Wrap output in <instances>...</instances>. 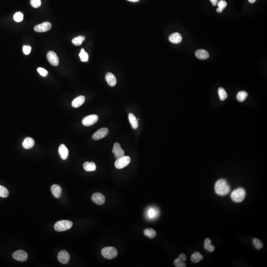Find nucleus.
<instances>
[{
  "label": "nucleus",
  "instance_id": "obj_21",
  "mask_svg": "<svg viewBox=\"0 0 267 267\" xmlns=\"http://www.w3.org/2000/svg\"><path fill=\"white\" fill-rule=\"evenodd\" d=\"M35 144V142L33 139L30 137H27L24 139L22 143L23 148L26 150L32 148Z\"/></svg>",
  "mask_w": 267,
  "mask_h": 267
},
{
  "label": "nucleus",
  "instance_id": "obj_6",
  "mask_svg": "<svg viewBox=\"0 0 267 267\" xmlns=\"http://www.w3.org/2000/svg\"><path fill=\"white\" fill-rule=\"evenodd\" d=\"M99 120L97 115L92 114L84 117L82 120V124L85 126H90L96 123Z\"/></svg>",
  "mask_w": 267,
  "mask_h": 267
},
{
  "label": "nucleus",
  "instance_id": "obj_14",
  "mask_svg": "<svg viewBox=\"0 0 267 267\" xmlns=\"http://www.w3.org/2000/svg\"><path fill=\"white\" fill-rule=\"evenodd\" d=\"M186 257L184 254H181L179 255V257L176 259L174 261V265L177 267H186V264L185 263V261H186Z\"/></svg>",
  "mask_w": 267,
  "mask_h": 267
},
{
  "label": "nucleus",
  "instance_id": "obj_26",
  "mask_svg": "<svg viewBox=\"0 0 267 267\" xmlns=\"http://www.w3.org/2000/svg\"><path fill=\"white\" fill-rule=\"evenodd\" d=\"M158 210L154 208H150L148 211V215L149 218L153 219L156 218L158 215Z\"/></svg>",
  "mask_w": 267,
  "mask_h": 267
},
{
  "label": "nucleus",
  "instance_id": "obj_8",
  "mask_svg": "<svg viewBox=\"0 0 267 267\" xmlns=\"http://www.w3.org/2000/svg\"><path fill=\"white\" fill-rule=\"evenodd\" d=\"M12 257L14 259L20 262H24L27 259L28 255L24 251L19 250L14 252Z\"/></svg>",
  "mask_w": 267,
  "mask_h": 267
},
{
  "label": "nucleus",
  "instance_id": "obj_40",
  "mask_svg": "<svg viewBox=\"0 0 267 267\" xmlns=\"http://www.w3.org/2000/svg\"><path fill=\"white\" fill-rule=\"evenodd\" d=\"M256 1V0H248L249 2L251 4L255 3Z\"/></svg>",
  "mask_w": 267,
  "mask_h": 267
},
{
  "label": "nucleus",
  "instance_id": "obj_15",
  "mask_svg": "<svg viewBox=\"0 0 267 267\" xmlns=\"http://www.w3.org/2000/svg\"><path fill=\"white\" fill-rule=\"evenodd\" d=\"M105 80H106L107 84H109V85L111 87H114V86L116 85V82H117L116 77L112 73H110V72L107 73V74L105 75Z\"/></svg>",
  "mask_w": 267,
  "mask_h": 267
},
{
  "label": "nucleus",
  "instance_id": "obj_19",
  "mask_svg": "<svg viewBox=\"0 0 267 267\" xmlns=\"http://www.w3.org/2000/svg\"><path fill=\"white\" fill-rule=\"evenodd\" d=\"M51 191H52L53 195L55 198L58 199V198H60L61 196L62 189H61V187L59 185H53L52 186V188H51Z\"/></svg>",
  "mask_w": 267,
  "mask_h": 267
},
{
  "label": "nucleus",
  "instance_id": "obj_32",
  "mask_svg": "<svg viewBox=\"0 0 267 267\" xmlns=\"http://www.w3.org/2000/svg\"><path fill=\"white\" fill-rule=\"evenodd\" d=\"M217 6H218V8L217 9V12L218 13H221L226 8L227 6V4L224 0H221L219 2Z\"/></svg>",
  "mask_w": 267,
  "mask_h": 267
},
{
  "label": "nucleus",
  "instance_id": "obj_2",
  "mask_svg": "<svg viewBox=\"0 0 267 267\" xmlns=\"http://www.w3.org/2000/svg\"><path fill=\"white\" fill-rule=\"evenodd\" d=\"M245 196V190L243 188H240L232 191L230 195V197L234 202L239 203L244 200Z\"/></svg>",
  "mask_w": 267,
  "mask_h": 267
},
{
  "label": "nucleus",
  "instance_id": "obj_31",
  "mask_svg": "<svg viewBox=\"0 0 267 267\" xmlns=\"http://www.w3.org/2000/svg\"><path fill=\"white\" fill-rule=\"evenodd\" d=\"M79 56L80 60L82 62H87L88 61V54L85 51L84 49H81V52L80 53Z\"/></svg>",
  "mask_w": 267,
  "mask_h": 267
},
{
  "label": "nucleus",
  "instance_id": "obj_18",
  "mask_svg": "<svg viewBox=\"0 0 267 267\" xmlns=\"http://www.w3.org/2000/svg\"><path fill=\"white\" fill-rule=\"evenodd\" d=\"M169 40L173 44H179L182 41V36L179 33H174L170 36Z\"/></svg>",
  "mask_w": 267,
  "mask_h": 267
},
{
  "label": "nucleus",
  "instance_id": "obj_17",
  "mask_svg": "<svg viewBox=\"0 0 267 267\" xmlns=\"http://www.w3.org/2000/svg\"><path fill=\"white\" fill-rule=\"evenodd\" d=\"M58 152L63 160H66L69 154L68 150L64 145L62 144L60 145L58 148Z\"/></svg>",
  "mask_w": 267,
  "mask_h": 267
},
{
  "label": "nucleus",
  "instance_id": "obj_34",
  "mask_svg": "<svg viewBox=\"0 0 267 267\" xmlns=\"http://www.w3.org/2000/svg\"><path fill=\"white\" fill-rule=\"evenodd\" d=\"M14 19L15 22H19L23 19V14L22 12H17L14 15Z\"/></svg>",
  "mask_w": 267,
  "mask_h": 267
},
{
  "label": "nucleus",
  "instance_id": "obj_41",
  "mask_svg": "<svg viewBox=\"0 0 267 267\" xmlns=\"http://www.w3.org/2000/svg\"><path fill=\"white\" fill-rule=\"evenodd\" d=\"M127 1H130V2H137L139 1V0H127Z\"/></svg>",
  "mask_w": 267,
  "mask_h": 267
},
{
  "label": "nucleus",
  "instance_id": "obj_16",
  "mask_svg": "<svg viewBox=\"0 0 267 267\" xmlns=\"http://www.w3.org/2000/svg\"><path fill=\"white\" fill-rule=\"evenodd\" d=\"M195 56L199 60H204L209 58V54L207 50L200 49L196 51Z\"/></svg>",
  "mask_w": 267,
  "mask_h": 267
},
{
  "label": "nucleus",
  "instance_id": "obj_39",
  "mask_svg": "<svg viewBox=\"0 0 267 267\" xmlns=\"http://www.w3.org/2000/svg\"><path fill=\"white\" fill-rule=\"evenodd\" d=\"M210 1L213 6H216L219 3L218 0H210Z\"/></svg>",
  "mask_w": 267,
  "mask_h": 267
},
{
  "label": "nucleus",
  "instance_id": "obj_37",
  "mask_svg": "<svg viewBox=\"0 0 267 267\" xmlns=\"http://www.w3.org/2000/svg\"><path fill=\"white\" fill-rule=\"evenodd\" d=\"M37 71L39 72V73L40 75L43 77H46L47 75V71L46 69H45L42 67H39L37 68Z\"/></svg>",
  "mask_w": 267,
  "mask_h": 267
},
{
  "label": "nucleus",
  "instance_id": "obj_9",
  "mask_svg": "<svg viewBox=\"0 0 267 267\" xmlns=\"http://www.w3.org/2000/svg\"><path fill=\"white\" fill-rule=\"evenodd\" d=\"M109 129L106 128H102L98 130L92 136V139L94 140H99L102 139L107 136L109 133Z\"/></svg>",
  "mask_w": 267,
  "mask_h": 267
},
{
  "label": "nucleus",
  "instance_id": "obj_27",
  "mask_svg": "<svg viewBox=\"0 0 267 267\" xmlns=\"http://www.w3.org/2000/svg\"><path fill=\"white\" fill-rule=\"evenodd\" d=\"M144 235L150 238H154L156 235L155 230L151 228H148L144 230Z\"/></svg>",
  "mask_w": 267,
  "mask_h": 267
},
{
  "label": "nucleus",
  "instance_id": "obj_3",
  "mask_svg": "<svg viewBox=\"0 0 267 267\" xmlns=\"http://www.w3.org/2000/svg\"><path fill=\"white\" fill-rule=\"evenodd\" d=\"M73 223L68 220H61L57 222L54 226V228L58 232H63L65 230H68L72 227Z\"/></svg>",
  "mask_w": 267,
  "mask_h": 267
},
{
  "label": "nucleus",
  "instance_id": "obj_7",
  "mask_svg": "<svg viewBox=\"0 0 267 267\" xmlns=\"http://www.w3.org/2000/svg\"><path fill=\"white\" fill-rule=\"evenodd\" d=\"M112 153L114 154L115 158L116 159L120 158L124 156L125 154V151L121 148L120 145L118 142H115L114 144Z\"/></svg>",
  "mask_w": 267,
  "mask_h": 267
},
{
  "label": "nucleus",
  "instance_id": "obj_33",
  "mask_svg": "<svg viewBox=\"0 0 267 267\" xmlns=\"http://www.w3.org/2000/svg\"><path fill=\"white\" fill-rule=\"evenodd\" d=\"M9 194V192L5 186L0 185V197L6 198Z\"/></svg>",
  "mask_w": 267,
  "mask_h": 267
},
{
  "label": "nucleus",
  "instance_id": "obj_4",
  "mask_svg": "<svg viewBox=\"0 0 267 267\" xmlns=\"http://www.w3.org/2000/svg\"><path fill=\"white\" fill-rule=\"evenodd\" d=\"M117 250L115 247H106L102 249L101 254L107 259H112L117 255Z\"/></svg>",
  "mask_w": 267,
  "mask_h": 267
},
{
  "label": "nucleus",
  "instance_id": "obj_29",
  "mask_svg": "<svg viewBox=\"0 0 267 267\" xmlns=\"http://www.w3.org/2000/svg\"><path fill=\"white\" fill-rule=\"evenodd\" d=\"M85 40V37L83 36H79L78 37L74 38L72 39V42L74 45L77 46H80L82 44L83 42Z\"/></svg>",
  "mask_w": 267,
  "mask_h": 267
},
{
  "label": "nucleus",
  "instance_id": "obj_11",
  "mask_svg": "<svg viewBox=\"0 0 267 267\" xmlns=\"http://www.w3.org/2000/svg\"><path fill=\"white\" fill-rule=\"evenodd\" d=\"M52 28V24L49 22H45L44 23L37 25L34 27V30L37 32H47Z\"/></svg>",
  "mask_w": 267,
  "mask_h": 267
},
{
  "label": "nucleus",
  "instance_id": "obj_13",
  "mask_svg": "<svg viewBox=\"0 0 267 267\" xmlns=\"http://www.w3.org/2000/svg\"><path fill=\"white\" fill-rule=\"evenodd\" d=\"M70 255L65 250H62L58 253V259L63 264H66L70 260Z\"/></svg>",
  "mask_w": 267,
  "mask_h": 267
},
{
  "label": "nucleus",
  "instance_id": "obj_22",
  "mask_svg": "<svg viewBox=\"0 0 267 267\" xmlns=\"http://www.w3.org/2000/svg\"><path fill=\"white\" fill-rule=\"evenodd\" d=\"M83 167L85 171L88 172L94 171L96 170V164L93 162H86L83 164Z\"/></svg>",
  "mask_w": 267,
  "mask_h": 267
},
{
  "label": "nucleus",
  "instance_id": "obj_35",
  "mask_svg": "<svg viewBox=\"0 0 267 267\" xmlns=\"http://www.w3.org/2000/svg\"><path fill=\"white\" fill-rule=\"evenodd\" d=\"M253 243L254 246L257 249H261L263 246V243L261 242L260 240L258 238H254L253 239Z\"/></svg>",
  "mask_w": 267,
  "mask_h": 267
},
{
  "label": "nucleus",
  "instance_id": "obj_20",
  "mask_svg": "<svg viewBox=\"0 0 267 267\" xmlns=\"http://www.w3.org/2000/svg\"><path fill=\"white\" fill-rule=\"evenodd\" d=\"M85 101V98L83 96H80L75 98L73 101H72V106L74 108H77L82 105Z\"/></svg>",
  "mask_w": 267,
  "mask_h": 267
},
{
  "label": "nucleus",
  "instance_id": "obj_5",
  "mask_svg": "<svg viewBox=\"0 0 267 267\" xmlns=\"http://www.w3.org/2000/svg\"><path fill=\"white\" fill-rule=\"evenodd\" d=\"M131 162V158L128 156H124L118 159L115 162V166L118 169H121L127 166Z\"/></svg>",
  "mask_w": 267,
  "mask_h": 267
},
{
  "label": "nucleus",
  "instance_id": "obj_25",
  "mask_svg": "<svg viewBox=\"0 0 267 267\" xmlns=\"http://www.w3.org/2000/svg\"><path fill=\"white\" fill-rule=\"evenodd\" d=\"M211 243V240L210 239L208 238H206L204 240V248L206 250H207L209 252H213L215 248Z\"/></svg>",
  "mask_w": 267,
  "mask_h": 267
},
{
  "label": "nucleus",
  "instance_id": "obj_38",
  "mask_svg": "<svg viewBox=\"0 0 267 267\" xmlns=\"http://www.w3.org/2000/svg\"><path fill=\"white\" fill-rule=\"evenodd\" d=\"M31 50V47L30 46H23V51L25 55H29V53H30Z\"/></svg>",
  "mask_w": 267,
  "mask_h": 267
},
{
  "label": "nucleus",
  "instance_id": "obj_10",
  "mask_svg": "<svg viewBox=\"0 0 267 267\" xmlns=\"http://www.w3.org/2000/svg\"><path fill=\"white\" fill-rule=\"evenodd\" d=\"M47 59L49 63L52 65H58L59 64V59L57 54L53 51H50L47 53Z\"/></svg>",
  "mask_w": 267,
  "mask_h": 267
},
{
  "label": "nucleus",
  "instance_id": "obj_1",
  "mask_svg": "<svg viewBox=\"0 0 267 267\" xmlns=\"http://www.w3.org/2000/svg\"><path fill=\"white\" fill-rule=\"evenodd\" d=\"M215 191L218 195L224 196L227 195L230 190V185L225 179H220L217 181L215 185Z\"/></svg>",
  "mask_w": 267,
  "mask_h": 267
},
{
  "label": "nucleus",
  "instance_id": "obj_36",
  "mask_svg": "<svg viewBox=\"0 0 267 267\" xmlns=\"http://www.w3.org/2000/svg\"><path fill=\"white\" fill-rule=\"evenodd\" d=\"M30 4L32 7L38 8L41 5V0H31Z\"/></svg>",
  "mask_w": 267,
  "mask_h": 267
},
{
  "label": "nucleus",
  "instance_id": "obj_30",
  "mask_svg": "<svg viewBox=\"0 0 267 267\" xmlns=\"http://www.w3.org/2000/svg\"><path fill=\"white\" fill-rule=\"evenodd\" d=\"M218 94L219 97H220V100L223 101H225V99L227 98V94L226 91L222 87H220L218 89Z\"/></svg>",
  "mask_w": 267,
  "mask_h": 267
},
{
  "label": "nucleus",
  "instance_id": "obj_23",
  "mask_svg": "<svg viewBox=\"0 0 267 267\" xmlns=\"http://www.w3.org/2000/svg\"><path fill=\"white\" fill-rule=\"evenodd\" d=\"M129 120L130 123L131 124L133 128L134 129H137L139 126V123H138L137 119L134 115L132 113H130L129 114Z\"/></svg>",
  "mask_w": 267,
  "mask_h": 267
},
{
  "label": "nucleus",
  "instance_id": "obj_24",
  "mask_svg": "<svg viewBox=\"0 0 267 267\" xmlns=\"http://www.w3.org/2000/svg\"><path fill=\"white\" fill-rule=\"evenodd\" d=\"M203 259V256L199 252H195L191 256V260L194 263H197Z\"/></svg>",
  "mask_w": 267,
  "mask_h": 267
},
{
  "label": "nucleus",
  "instance_id": "obj_28",
  "mask_svg": "<svg viewBox=\"0 0 267 267\" xmlns=\"http://www.w3.org/2000/svg\"><path fill=\"white\" fill-rule=\"evenodd\" d=\"M248 96V94L245 91H240L237 95V99L240 102H243L245 100Z\"/></svg>",
  "mask_w": 267,
  "mask_h": 267
},
{
  "label": "nucleus",
  "instance_id": "obj_12",
  "mask_svg": "<svg viewBox=\"0 0 267 267\" xmlns=\"http://www.w3.org/2000/svg\"><path fill=\"white\" fill-rule=\"evenodd\" d=\"M92 201L96 204L102 205L105 202V199L104 196L100 193L94 194L92 196Z\"/></svg>",
  "mask_w": 267,
  "mask_h": 267
}]
</instances>
